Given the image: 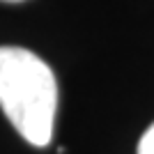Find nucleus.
I'll list each match as a JSON object with an SVG mask.
<instances>
[{"label": "nucleus", "mask_w": 154, "mask_h": 154, "mask_svg": "<svg viewBox=\"0 0 154 154\" xmlns=\"http://www.w3.org/2000/svg\"><path fill=\"white\" fill-rule=\"evenodd\" d=\"M0 108L35 147H46L58 110V81L44 60L21 46H0Z\"/></svg>", "instance_id": "nucleus-1"}, {"label": "nucleus", "mask_w": 154, "mask_h": 154, "mask_svg": "<svg viewBox=\"0 0 154 154\" xmlns=\"http://www.w3.org/2000/svg\"><path fill=\"white\" fill-rule=\"evenodd\" d=\"M138 154H154V124L143 134L140 143H138Z\"/></svg>", "instance_id": "nucleus-2"}, {"label": "nucleus", "mask_w": 154, "mask_h": 154, "mask_svg": "<svg viewBox=\"0 0 154 154\" xmlns=\"http://www.w3.org/2000/svg\"><path fill=\"white\" fill-rule=\"evenodd\" d=\"M0 2H26V0H0Z\"/></svg>", "instance_id": "nucleus-3"}]
</instances>
